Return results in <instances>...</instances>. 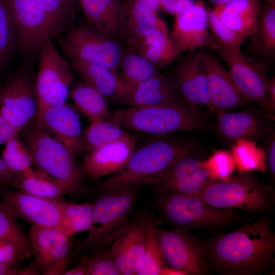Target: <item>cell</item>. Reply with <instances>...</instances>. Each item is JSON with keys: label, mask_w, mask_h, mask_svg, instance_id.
<instances>
[{"label": "cell", "mask_w": 275, "mask_h": 275, "mask_svg": "<svg viewBox=\"0 0 275 275\" xmlns=\"http://www.w3.org/2000/svg\"><path fill=\"white\" fill-rule=\"evenodd\" d=\"M207 264L224 275H260L275 265V233L268 217L219 234L204 244Z\"/></svg>", "instance_id": "obj_1"}, {"label": "cell", "mask_w": 275, "mask_h": 275, "mask_svg": "<svg viewBox=\"0 0 275 275\" xmlns=\"http://www.w3.org/2000/svg\"><path fill=\"white\" fill-rule=\"evenodd\" d=\"M195 149L194 143L176 137H162L134 150L125 168L96 184L95 192L145 184H155L178 158Z\"/></svg>", "instance_id": "obj_2"}, {"label": "cell", "mask_w": 275, "mask_h": 275, "mask_svg": "<svg viewBox=\"0 0 275 275\" xmlns=\"http://www.w3.org/2000/svg\"><path fill=\"white\" fill-rule=\"evenodd\" d=\"M22 141L37 170L60 181L71 196L86 194V176L75 155L65 145L35 121L23 131Z\"/></svg>", "instance_id": "obj_3"}, {"label": "cell", "mask_w": 275, "mask_h": 275, "mask_svg": "<svg viewBox=\"0 0 275 275\" xmlns=\"http://www.w3.org/2000/svg\"><path fill=\"white\" fill-rule=\"evenodd\" d=\"M111 121L123 128L162 135L200 129L207 122L199 107L189 103L119 109L112 114Z\"/></svg>", "instance_id": "obj_4"}, {"label": "cell", "mask_w": 275, "mask_h": 275, "mask_svg": "<svg viewBox=\"0 0 275 275\" xmlns=\"http://www.w3.org/2000/svg\"><path fill=\"white\" fill-rule=\"evenodd\" d=\"M135 186H129L95 192L93 203V225L86 237L73 253L93 250L110 244L131 221L137 199Z\"/></svg>", "instance_id": "obj_5"}, {"label": "cell", "mask_w": 275, "mask_h": 275, "mask_svg": "<svg viewBox=\"0 0 275 275\" xmlns=\"http://www.w3.org/2000/svg\"><path fill=\"white\" fill-rule=\"evenodd\" d=\"M198 195L217 208L241 209L252 214H262L273 207L275 192L249 173L235 174L226 180L214 179Z\"/></svg>", "instance_id": "obj_6"}, {"label": "cell", "mask_w": 275, "mask_h": 275, "mask_svg": "<svg viewBox=\"0 0 275 275\" xmlns=\"http://www.w3.org/2000/svg\"><path fill=\"white\" fill-rule=\"evenodd\" d=\"M157 193L159 210L164 218L175 228L218 230L234 224L240 218V214L234 210L213 207L197 195Z\"/></svg>", "instance_id": "obj_7"}, {"label": "cell", "mask_w": 275, "mask_h": 275, "mask_svg": "<svg viewBox=\"0 0 275 275\" xmlns=\"http://www.w3.org/2000/svg\"><path fill=\"white\" fill-rule=\"evenodd\" d=\"M61 44L70 59L101 66L116 72L125 51L118 39L90 24L73 26Z\"/></svg>", "instance_id": "obj_8"}, {"label": "cell", "mask_w": 275, "mask_h": 275, "mask_svg": "<svg viewBox=\"0 0 275 275\" xmlns=\"http://www.w3.org/2000/svg\"><path fill=\"white\" fill-rule=\"evenodd\" d=\"M39 67L35 83L38 111L66 102L73 76L70 66L48 39L40 50Z\"/></svg>", "instance_id": "obj_9"}, {"label": "cell", "mask_w": 275, "mask_h": 275, "mask_svg": "<svg viewBox=\"0 0 275 275\" xmlns=\"http://www.w3.org/2000/svg\"><path fill=\"white\" fill-rule=\"evenodd\" d=\"M156 234L168 266L182 274L205 275L209 272L204 243L189 230L156 228Z\"/></svg>", "instance_id": "obj_10"}, {"label": "cell", "mask_w": 275, "mask_h": 275, "mask_svg": "<svg viewBox=\"0 0 275 275\" xmlns=\"http://www.w3.org/2000/svg\"><path fill=\"white\" fill-rule=\"evenodd\" d=\"M217 49L226 63L230 76L241 95L247 100L261 106L266 114L271 116L267 103L268 66L264 62L243 55L240 50L221 46Z\"/></svg>", "instance_id": "obj_11"}, {"label": "cell", "mask_w": 275, "mask_h": 275, "mask_svg": "<svg viewBox=\"0 0 275 275\" xmlns=\"http://www.w3.org/2000/svg\"><path fill=\"white\" fill-rule=\"evenodd\" d=\"M38 111L35 85L26 73L9 77L0 87V113L19 132L34 122Z\"/></svg>", "instance_id": "obj_12"}, {"label": "cell", "mask_w": 275, "mask_h": 275, "mask_svg": "<svg viewBox=\"0 0 275 275\" xmlns=\"http://www.w3.org/2000/svg\"><path fill=\"white\" fill-rule=\"evenodd\" d=\"M28 235L34 265L44 275L64 274L68 269L73 243L54 227L32 226Z\"/></svg>", "instance_id": "obj_13"}, {"label": "cell", "mask_w": 275, "mask_h": 275, "mask_svg": "<svg viewBox=\"0 0 275 275\" xmlns=\"http://www.w3.org/2000/svg\"><path fill=\"white\" fill-rule=\"evenodd\" d=\"M17 45L33 55L51 38L46 13L38 0H9Z\"/></svg>", "instance_id": "obj_14"}, {"label": "cell", "mask_w": 275, "mask_h": 275, "mask_svg": "<svg viewBox=\"0 0 275 275\" xmlns=\"http://www.w3.org/2000/svg\"><path fill=\"white\" fill-rule=\"evenodd\" d=\"M35 121L78 156L86 152L79 114L66 102L37 112Z\"/></svg>", "instance_id": "obj_15"}, {"label": "cell", "mask_w": 275, "mask_h": 275, "mask_svg": "<svg viewBox=\"0 0 275 275\" xmlns=\"http://www.w3.org/2000/svg\"><path fill=\"white\" fill-rule=\"evenodd\" d=\"M208 13L202 0H197L175 16L171 40L177 51H193L202 47H213L214 38L208 32Z\"/></svg>", "instance_id": "obj_16"}, {"label": "cell", "mask_w": 275, "mask_h": 275, "mask_svg": "<svg viewBox=\"0 0 275 275\" xmlns=\"http://www.w3.org/2000/svg\"><path fill=\"white\" fill-rule=\"evenodd\" d=\"M152 219L142 215L131 219L112 241V251L121 275H136L141 267Z\"/></svg>", "instance_id": "obj_17"}, {"label": "cell", "mask_w": 275, "mask_h": 275, "mask_svg": "<svg viewBox=\"0 0 275 275\" xmlns=\"http://www.w3.org/2000/svg\"><path fill=\"white\" fill-rule=\"evenodd\" d=\"M0 197L16 218L32 226L56 228L59 223L60 209L53 199L40 198L1 187Z\"/></svg>", "instance_id": "obj_18"}, {"label": "cell", "mask_w": 275, "mask_h": 275, "mask_svg": "<svg viewBox=\"0 0 275 275\" xmlns=\"http://www.w3.org/2000/svg\"><path fill=\"white\" fill-rule=\"evenodd\" d=\"M135 148L136 138L131 135L107 143L87 153L81 168L86 176L98 181L123 170Z\"/></svg>", "instance_id": "obj_19"}, {"label": "cell", "mask_w": 275, "mask_h": 275, "mask_svg": "<svg viewBox=\"0 0 275 275\" xmlns=\"http://www.w3.org/2000/svg\"><path fill=\"white\" fill-rule=\"evenodd\" d=\"M196 52L205 66L208 96L214 112H229L244 105L248 101L238 91L221 61L210 53Z\"/></svg>", "instance_id": "obj_20"}, {"label": "cell", "mask_w": 275, "mask_h": 275, "mask_svg": "<svg viewBox=\"0 0 275 275\" xmlns=\"http://www.w3.org/2000/svg\"><path fill=\"white\" fill-rule=\"evenodd\" d=\"M172 77L187 103L206 105L214 112L208 96L205 66L196 52L181 60Z\"/></svg>", "instance_id": "obj_21"}, {"label": "cell", "mask_w": 275, "mask_h": 275, "mask_svg": "<svg viewBox=\"0 0 275 275\" xmlns=\"http://www.w3.org/2000/svg\"><path fill=\"white\" fill-rule=\"evenodd\" d=\"M118 101L129 107L188 103L179 93L172 77L159 72L125 93Z\"/></svg>", "instance_id": "obj_22"}, {"label": "cell", "mask_w": 275, "mask_h": 275, "mask_svg": "<svg viewBox=\"0 0 275 275\" xmlns=\"http://www.w3.org/2000/svg\"><path fill=\"white\" fill-rule=\"evenodd\" d=\"M85 17L97 30L117 39H124L122 0H80Z\"/></svg>", "instance_id": "obj_23"}, {"label": "cell", "mask_w": 275, "mask_h": 275, "mask_svg": "<svg viewBox=\"0 0 275 275\" xmlns=\"http://www.w3.org/2000/svg\"><path fill=\"white\" fill-rule=\"evenodd\" d=\"M164 22L140 1L126 0L123 3L122 24L124 39L128 43L150 34Z\"/></svg>", "instance_id": "obj_24"}, {"label": "cell", "mask_w": 275, "mask_h": 275, "mask_svg": "<svg viewBox=\"0 0 275 275\" xmlns=\"http://www.w3.org/2000/svg\"><path fill=\"white\" fill-rule=\"evenodd\" d=\"M128 44L158 69L167 66L180 57L171 40L165 22L150 34Z\"/></svg>", "instance_id": "obj_25"}, {"label": "cell", "mask_w": 275, "mask_h": 275, "mask_svg": "<svg viewBox=\"0 0 275 275\" xmlns=\"http://www.w3.org/2000/svg\"><path fill=\"white\" fill-rule=\"evenodd\" d=\"M262 0H234L213 9L222 21L250 37L255 32Z\"/></svg>", "instance_id": "obj_26"}, {"label": "cell", "mask_w": 275, "mask_h": 275, "mask_svg": "<svg viewBox=\"0 0 275 275\" xmlns=\"http://www.w3.org/2000/svg\"><path fill=\"white\" fill-rule=\"evenodd\" d=\"M217 115L219 130L223 136L229 141L257 139L265 127L262 120L249 111H229Z\"/></svg>", "instance_id": "obj_27"}, {"label": "cell", "mask_w": 275, "mask_h": 275, "mask_svg": "<svg viewBox=\"0 0 275 275\" xmlns=\"http://www.w3.org/2000/svg\"><path fill=\"white\" fill-rule=\"evenodd\" d=\"M250 50L262 58L275 55V0H262L257 28L250 37Z\"/></svg>", "instance_id": "obj_28"}, {"label": "cell", "mask_w": 275, "mask_h": 275, "mask_svg": "<svg viewBox=\"0 0 275 275\" xmlns=\"http://www.w3.org/2000/svg\"><path fill=\"white\" fill-rule=\"evenodd\" d=\"M70 67L78 75L81 81L89 85L105 98H118L121 84L117 72L107 68L70 59Z\"/></svg>", "instance_id": "obj_29"}, {"label": "cell", "mask_w": 275, "mask_h": 275, "mask_svg": "<svg viewBox=\"0 0 275 275\" xmlns=\"http://www.w3.org/2000/svg\"><path fill=\"white\" fill-rule=\"evenodd\" d=\"M12 184L16 190L40 198L53 199L67 194L60 181L32 168L18 176Z\"/></svg>", "instance_id": "obj_30"}, {"label": "cell", "mask_w": 275, "mask_h": 275, "mask_svg": "<svg viewBox=\"0 0 275 275\" xmlns=\"http://www.w3.org/2000/svg\"><path fill=\"white\" fill-rule=\"evenodd\" d=\"M119 68L121 91L117 101L125 93L159 72L154 65L130 48L125 50Z\"/></svg>", "instance_id": "obj_31"}, {"label": "cell", "mask_w": 275, "mask_h": 275, "mask_svg": "<svg viewBox=\"0 0 275 275\" xmlns=\"http://www.w3.org/2000/svg\"><path fill=\"white\" fill-rule=\"evenodd\" d=\"M53 199L60 211V219L56 228L69 237L91 229L93 225L92 204L73 203L61 197Z\"/></svg>", "instance_id": "obj_32"}, {"label": "cell", "mask_w": 275, "mask_h": 275, "mask_svg": "<svg viewBox=\"0 0 275 275\" xmlns=\"http://www.w3.org/2000/svg\"><path fill=\"white\" fill-rule=\"evenodd\" d=\"M69 95L76 108L92 121H111L112 114L106 98L89 85L77 82L70 89Z\"/></svg>", "instance_id": "obj_33"}, {"label": "cell", "mask_w": 275, "mask_h": 275, "mask_svg": "<svg viewBox=\"0 0 275 275\" xmlns=\"http://www.w3.org/2000/svg\"><path fill=\"white\" fill-rule=\"evenodd\" d=\"M130 135L123 127L112 121H93L83 134L86 152L89 153L105 144Z\"/></svg>", "instance_id": "obj_34"}, {"label": "cell", "mask_w": 275, "mask_h": 275, "mask_svg": "<svg viewBox=\"0 0 275 275\" xmlns=\"http://www.w3.org/2000/svg\"><path fill=\"white\" fill-rule=\"evenodd\" d=\"M193 151L176 160L155 184L157 193L165 192L189 176L203 164Z\"/></svg>", "instance_id": "obj_35"}, {"label": "cell", "mask_w": 275, "mask_h": 275, "mask_svg": "<svg viewBox=\"0 0 275 275\" xmlns=\"http://www.w3.org/2000/svg\"><path fill=\"white\" fill-rule=\"evenodd\" d=\"M16 45L9 0H0V74L9 64Z\"/></svg>", "instance_id": "obj_36"}, {"label": "cell", "mask_w": 275, "mask_h": 275, "mask_svg": "<svg viewBox=\"0 0 275 275\" xmlns=\"http://www.w3.org/2000/svg\"><path fill=\"white\" fill-rule=\"evenodd\" d=\"M47 16L51 38L65 31L73 15V1L38 0Z\"/></svg>", "instance_id": "obj_37"}, {"label": "cell", "mask_w": 275, "mask_h": 275, "mask_svg": "<svg viewBox=\"0 0 275 275\" xmlns=\"http://www.w3.org/2000/svg\"><path fill=\"white\" fill-rule=\"evenodd\" d=\"M156 225L153 219L149 225L142 264L136 275H162L167 266L157 242Z\"/></svg>", "instance_id": "obj_38"}, {"label": "cell", "mask_w": 275, "mask_h": 275, "mask_svg": "<svg viewBox=\"0 0 275 275\" xmlns=\"http://www.w3.org/2000/svg\"><path fill=\"white\" fill-rule=\"evenodd\" d=\"M208 25L214 38L213 48L221 46L233 50L240 48L248 37L237 32L224 24L213 10H207Z\"/></svg>", "instance_id": "obj_39"}, {"label": "cell", "mask_w": 275, "mask_h": 275, "mask_svg": "<svg viewBox=\"0 0 275 275\" xmlns=\"http://www.w3.org/2000/svg\"><path fill=\"white\" fill-rule=\"evenodd\" d=\"M90 256L82 258L86 275H121L113 255L111 244L98 248Z\"/></svg>", "instance_id": "obj_40"}, {"label": "cell", "mask_w": 275, "mask_h": 275, "mask_svg": "<svg viewBox=\"0 0 275 275\" xmlns=\"http://www.w3.org/2000/svg\"><path fill=\"white\" fill-rule=\"evenodd\" d=\"M5 145L2 157L15 174L19 176L32 168L30 153L18 136L11 139Z\"/></svg>", "instance_id": "obj_41"}, {"label": "cell", "mask_w": 275, "mask_h": 275, "mask_svg": "<svg viewBox=\"0 0 275 275\" xmlns=\"http://www.w3.org/2000/svg\"><path fill=\"white\" fill-rule=\"evenodd\" d=\"M0 239H6L22 245L32 252L28 234L18 225L16 218L0 197ZM33 253V252H32Z\"/></svg>", "instance_id": "obj_42"}, {"label": "cell", "mask_w": 275, "mask_h": 275, "mask_svg": "<svg viewBox=\"0 0 275 275\" xmlns=\"http://www.w3.org/2000/svg\"><path fill=\"white\" fill-rule=\"evenodd\" d=\"M206 161L189 176L173 185L167 193L198 195L209 183L214 180ZM161 193V192H160Z\"/></svg>", "instance_id": "obj_43"}, {"label": "cell", "mask_w": 275, "mask_h": 275, "mask_svg": "<svg viewBox=\"0 0 275 275\" xmlns=\"http://www.w3.org/2000/svg\"><path fill=\"white\" fill-rule=\"evenodd\" d=\"M32 254L31 250L22 245L11 240L0 239V264L14 265Z\"/></svg>", "instance_id": "obj_44"}, {"label": "cell", "mask_w": 275, "mask_h": 275, "mask_svg": "<svg viewBox=\"0 0 275 275\" xmlns=\"http://www.w3.org/2000/svg\"><path fill=\"white\" fill-rule=\"evenodd\" d=\"M232 157L225 151H219L215 152L206 161L215 179L224 178L228 176L229 177L230 170L232 167Z\"/></svg>", "instance_id": "obj_45"}, {"label": "cell", "mask_w": 275, "mask_h": 275, "mask_svg": "<svg viewBox=\"0 0 275 275\" xmlns=\"http://www.w3.org/2000/svg\"><path fill=\"white\" fill-rule=\"evenodd\" d=\"M159 10L176 16L190 7L194 0H158Z\"/></svg>", "instance_id": "obj_46"}, {"label": "cell", "mask_w": 275, "mask_h": 275, "mask_svg": "<svg viewBox=\"0 0 275 275\" xmlns=\"http://www.w3.org/2000/svg\"><path fill=\"white\" fill-rule=\"evenodd\" d=\"M19 131L0 113V145L5 144L11 139L17 137Z\"/></svg>", "instance_id": "obj_47"}, {"label": "cell", "mask_w": 275, "mask_h": 275, "mask_svg": "<svg viewBox=\"0 0 275 275\" xmlns=\"http://www.w3.org/2000/svg\"><path fill=\"white\" fill-rule=\"evenodd\" d=\"M39 272L33 264L23 269H18L15 265H5L0 264V275H36Z\"/></svg>", "instance_id": "obj_48"}, {"label": "cell", "mask_w": 275, "mask_h": 275, "mask_svg": "<svg viewBox=\"0 0 275 275\" xmlns=\"http://www.w3.org/2000/svg\"><path fill=\"white\" fill-rule=\"evenodd\" d=\"M18 176L10 168L2 157H1L0 180L2 187H6L12 184Z\"/></svg>", "instance_id": "obj_49"}, {"label": "cell", "mask_w": 275, "mask_h": 275, "mask_svg": "<svg viewBox=\"0 0 275 275\" xmlns=\"http://www.w3.org/2000/svg\"><path fill=\"white\" fill-rule=\"evenodd\" d=\"M267 103L271 114L275 113V77L272 76L268 81L267 88Z\"/></svg>", "instance_id": "obj_50"}, {"label": "cell", "mask_w": 275, "mask_h": 275, "mask_svg": "<svg viewBox=\"0 0 275 275\" xmlns=\"http://www.w3.org/2000/svg\"><path fill=\"white\" fill-rule=\"evenodd\" d=\"M267 158L268 167L270 173L272 176L275 174V140L272 137L267 149Z\"/></svg>", "instance_id": "obj_51"}, {"label": "cell", "mask_w": 275, "mask_h": 275, "mask_svg": "<svg viewBox=\"0 0 275 275\" xmlns=\"http://www.w3.org/2000/svg\"><path fill=\"white\" fill-rule=\"evenodd\" d=\"M63 275H86V267L83 258L75 266L67 269Z\"/></svg>", "instance_id": "obj_52"}, {"label": "cell", "mask_w": 275, "mask_h": 275, "mask_svg": "<svg viewBox=\"0 0 275 275\" xmlns=\"http://www.w3.org/2000/svg\"><path fill=\"white\" fill-rule=\"evenodd\" d=\"M148 5L157 15L159 10L158 0H139Z\"/></svg>", "instance_id": "obj_53"}, {"label": "cell", "mask_w": 275, "mask_h": 275, "mask_svg": "<svg viewBox=\"0 0 275 275\" xmlns=\"http://www.w3.org/2000/svg\"><path fill=\"white\" fill-rule=\"evenodd\" d=\"M212 4L214 5L215 7L221 6L234 0H207Z\"/></svg>", "instance_id": "obj_54"}, {"label": "cell", "mask_w": 275, "mask_h": 275, "mask_svg": "<svg viewBox=\"0 0 275 275\" xmlns=\"http://www.w3.org/2000/svg\"><path fill=\"white\" fill-rule=\"evenodd\" d=\"M0 186H2V184H1V180H0Z\"/></svg>", "instance_id": "obj_55"}, {"label": "cell", "mask_w": 275, "mask_h": 275, "mask_svg": "<svg viewBox=\"0 0 275 275\" xmlns=\"http://www.w3.org/2000/svg\"><path fill=\"white\" fill-rule=\"evenodd\" d=\"M71 1H80V0H71Z\"/></svg>", "instance_id": "obj_56"}]
</instances>
